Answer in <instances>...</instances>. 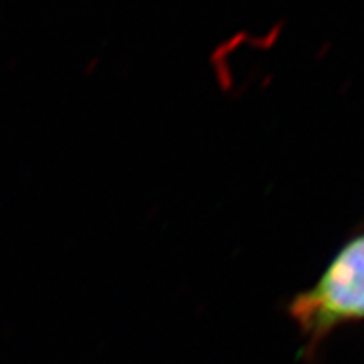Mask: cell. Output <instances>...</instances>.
<instances>
[{
	"label": "cell",
	"instance_id": "1",
	"mask_svg": "<svg viewBox=\"0 0 364 364\" xmlns=\"http://www.w3.org/2000/svg\"><path fill=\"white\" fill-rule=\"evenodd\" d=\"M289 314L306 339V353L339 326L364 321V233L346 241L321 279L292 299Z\"/></svg>",
	"mask_w": 364,
	"mask_h": 364
}]
</instances>
